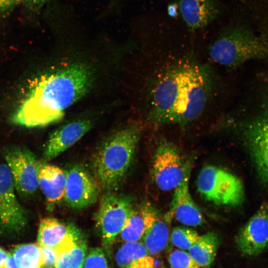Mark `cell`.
I'll return each instance as SVG.
<instances>
[{"label":"cell","instance_id":"6da1fadb","mask_svg":"<svg viewBox=\"0 0 268 268\" xmlns=\"http://www.w3.org/2000/svg\"><path fill=\"white\" fill-rule=\"evenodd\" d=\"M89 67L72 64L44 75L30 89L13 114L12 122L37 128L60 120L65 110L82 97L91 84Z\"/></svg>","mask_w":268,"mask_h":268},{"label":"cell","instance_id":"7a4b0ae2","mask_svg":"<svg viewBox=\"0 0 268 268\" xmlns=\"http://www.w3.org/2000/svg\"><path fill=\"white\" fill-rule=\"evenodd\" d=\"M140 133L138 125L128 126L109 136L97 149L91 168L100 188L107 191L119 188L132 162Z\"/></svg>","mask_w":268,"mask_h":268},{"label":"cell","instance_id":"3957f363","mask_svg":"<svg viewBox=\"0 0 268 268\" xmlns=\"http://www.w3.org/2000/svg\"><path fill=\"white\" fill-rule=\"evenodd\" d=\"M208 52L214 62L232 68L252 60L268 58V45L248 18L247 21H234L224 26Z\"/></svg>","mask_w":268,"mask_h":268},{"label":"cell","instance_id":"277c9868","mask_svg":"<svg viewBox=\"0 0 268 268\" xmlns=\"http://www.w3.org/2000/svg\"><path fill=\"white\" fill-rule=\"evenodd\" d=\"M211 85L210 74L205 67L190 60L182 63L175 124L183 126L199 118L209 99Z\"/></svg>","mask_w":268,"mask_h":268},{"label":"cell","instance_id":"5b68a950","mask_svg":"<svg viewBox=\"0 0 268 268\" xmlns=\"http://www.w3.org/2000/svg\"><path fill=\"white\" fill-rule=\"evenodd\" d=\"M198 191L206 200L216 205L236 206L245 199L243 183L236 176L213 165L204 167L197 180Z\"/></svg>","mask_w":268,"mask_h":268},{"label":"cell","instance_id":"8992f818","mask_svg":"<svg viewBox=\"0 0 268 268\" xmlns=\"http://www.w3.org/2000/svg\"><path fill=\"white\" fill-rule=\"evenodd\" d=\"M181 75L182 63L165 71L156 82L150 116L151 121L158 126L175 124Z\"/></svg>","mask_w":268,"mask_h":268},{"label":"cell","instance_id":"52a82bcc","mask_svg":"<svg viewBox=\"0 0 268 268\" xmlns=\"http://www.w3.org/2000/svg\"><path fill=\"white\" fill-rule=\"evenodd\" d=\"M134 206L133 198L129 196L109 194L102 198L96 219L105 249L114 243Z\"/></svg>","mask_w":268,"mask_h":268},{"label":"cell","instance_id":"ba28073f","mask_svg":"<svg viewBox=\"0 0 268 268\" xmlns=\"http://www.w3.org/2000/svg\"><path fill=\"white\" fill-rule=\"evenodd\" d=\"M190 165V162L184 161L174 144L162 141L159 143L153 156L152 176L160 190L170 191L182 182Z\"/></svg>","mask_w":268,"mask_h":268},{"label":"cell","instance_id":"9c48e42d","mask_svg":"<svg viewBox=\"0 0 268 268\" xmlns=\"http://www.w3.org/2000/svg\"><path fill=\"white\" fill-rule=\"evenodd\" d=\"M15 189L8 167L0 164V231L8 234H19L28 224L26 213Z\"/></svg>","mask_w":268,"mask_h":268},{"label":"cell","instance_id":"30bf717a","mask_svg":"<svg viewBox=\"0 0 268 268\" xmlns=\"http://www.w3.org/2000/svg\"><path fill=\"white\" fill-rule=\"evenodd\" d=\"M4 158L15 190L24 195L34 193L39 187V162L35 155L27 148L12 147L4 152Z\"/></svg>","mask_w":268,"mask_h":268},{"label":"cell","instance_id":"8fae6325","mask_svg":"<svg viewBox=\"0 0 268 268\" xmlns=\"http://www.w3.org/2000/svg\"><path fill=\"white\" fill-rule=\"evenodd\" d=\"M65 174L64 198L70 207L81 209L97 201L100 187L94 177L84 167L78 164L73 165Z\"/></svg>","mask_w":268,"mask_h":268},{"label":"cell","instance_id":"7c38bea8","mask_svg":"<svg viewBox=\"0 0 268 268\" xmlns=\"http://www.w3.org/2000/svg\"><path fill=\"white\" fill-rule=\"evenodd\" d=\"M246 127L245 137L256 169L268 185V105Z\"/></svg>","mask_w":268,"mask_h":268},{"label":"cell","instance_id":"4fadbf2b","mask_svg":"<svg viewBox=\"0 0 268 268\" xmlns=\"http://www.w3.org/2000/svg\"><path fill=\"white\" fill-rule=\"evenodd\" d=\"M236 242L239 250L256 256L268 248V205L263 204L240 229Z\"/></svg>","mask_w":268,"mask_h":268},{"label":"cell","instance_id":"5bb4252c","mask_svg":"<svg viewBox=\"0 0 268 268\" xmlns=\"http://www.w3.org/2000/svg\"><path fill=\"white\" fill-rule=\"evenodd\" d=\"M180 14L191 32L205 29L222 13L219 0H177Z\"/></svg>","mask_w":268,"mask_h":268},{"label":"cell","instance_id":"9a60e30c","mask_svg":"<svg viewBox=\"0 0 268 268\" xmlns=\"http://www.w3.org/2000/svg\"><path fill=\"white\" fill-rule=\"evenodd\" d=\"M191 166L187 169L182 182L175 189L170 210L165 216L169 220L173 217L181 223L189 226L203 224V215L189 192V184Z\"/></svg>","mask_w":268,"mask_h":268},{"label":"cell","instance_id":"2e32d148","mask_svg":"<svg viewBox=\"0 0 268 268\" xmlns=\"http://www.w3.org/2000/svg\"><path fill=\"white\" fill-rule=\"evenodd\" d=\"M92 128L87 120H78L64 125L54 131L45 144L43 156L46 160L56 158L73 145Z\"/></svg>","mask_w":268,"mask_h":268},{"label":"cell","instance_id":"e0dca14e","mask_svg":"<svg viewBox=\"0 0 268 268\" xmlns=\"http://www.w3.org/2000/svg\"><path fill=\"white\" fill-rule=\"evenodd\" d=\"M82 235L73 224H66L56 218L47 217L40 221L37 241L41 246L56 249Z\"/></svg>","mask_w":268,"mask_h":268},{"label":"cell","instance_id":"ac0fdd59","mask_svg":"<svg viewBox=\"0 0 268 268\" xmlns=\"http://www.w3.org/2000/svg\"><path fill=\"white\" fill-rule=\"evenodd\" d=\"M38 178L39 187L49 202L54 203L64 198L66 174L62 169L45 162H39Z\"/></svg>","mask_w":268,"mask_h":268},{"label":"cell","instance_id":"d6986e66","mask_svg":"<svg viewBox=\"0 0 268 268\" xmlns=\"http://www.w3.org/2000/svg\"><path fill=\"white\" fill-rule=\"evenodd\" d=\"M158 211L151 205L148 228L142 239L143 244L150 255H156L162 251L168 243L169 229L168 222Z\"/></svg>","mask_w":268,"mask_h":268},{"label":"cell","instance_id":"ffe728a7","mask_svg":"<svg viewBox=\"0 0 268 268\" xmlns=\"http://www.w3.org/2000/svg\"><path fill=\"white\" fill-rule=\"evenodd\" d=\"M115 260L119 268H153V260L143 243H124L117 250Z\"/></svg>","mask_w":268,"mask_h":268},{"label":"cell","instance_id":"44dd1931","mask_svg":"<svg viewBox=\"0 0 268 268\" xmlns=\"http://www.w3.org/2000/svg\"><path fill=\"white\" fill-rule=\"evenodd\" d=\"M150 205L146 202L134 206L125 225L118 236L122 242H136L142 239L148 228Z\"/></svg>","mask_w":268,"mask_h":268},{"label":"cell","instance_id":"7402d4cb","mask_svg":"<svg viewBox=\"0 0 268 268\" xmlns=\"http://www.w3.org/2000/svg\"><path fill=\"white\" fill-rule=\"evenodd\" d=\"M87 242L83 235L55 249V268H82L87 253Z\"/></svg>","mask_w":268,"mask_h":268},{"label":"cell","instance_id":"603a6c76","mask_svg":"<svg viewBox=\"0 0 268 268\" xmlns=\"http://www.w3.org/2000/svg\"><path fill=\"white\" fill-rule=\"evenodd\" d=\"M219 239L213 231L200 236L188 250V253L200 267H207L213 261L219 246Z\"/></svg>","mask_w":268,"mask_h":268},{"label":"cell","instance_id":"cb8c5ba5","mask_svg":"<svg viewBox=\"0 0 268 268\" xmlns=\"http://www.w3.org/2000/svg\"><path fill=\"white\" fill-rule=\"evenodd\" d=\"M255 29L268 45V0H241Z\"/></svg>","mask_w":268,"mask_h":268},{"label":"cell","instance_id":"d4e9b609","mask_svg":"<svg viewBox=\"0 0 268 268\" xmlns=\"http://www.w3.org/2000/svg\"><path fill=\"white\" fill-rule=\"evenodd\" d=\"M11 253L19 268H43L41 247L38 243L16 245Z\"/></svg>","mask_w":268,"mask_h":268},{"label":"cell","instance_id":"484cf974","mask_svg":"<svg viewBox=\"0 0 268 268\" xmlns=\"http://www.w3.org/2000/svg\"><path fill=\"white\" fill-rule=\"evenodd\" d=\"M200 237L197 232L186 227H176L171 234L173 245L182 250H188Z\"/></svg>","mask_w":268,"mask_h":268},{"label":"cell","instance_id":"4316f807","mask_svg":"<svg viewBox=\"0 0 268 268\" xmlns=\"http://www.w3.org/2000/svg\"><path fill=\"white\" fill-rule=\"evenodd\" d=\"M168 260L172 268H200L189 253L183 250L173 251L169 255Z\"/></svg>","mask_w":268,"mask_h":268},{"label":"cell","instance_id":"83f0119b","mask_svg":"<svg viewBox=\"0 0 268 268\" xmlns=\"http://www.w3.org/2000/svg\"><path fill=\"white\" fill-rule=\"evenodd\" d=\"M83 266V268H109L103 249L101 248L90 249Z\"/></svg>","mask_w":268,"mask_h":268},{"label":"cell","instance_id":"f1b7e54d","mask_svg":"<svg viewBox=\"0 0 268 268\" xmlns=\"http://www.w3.org/2000/svg\"><path fill=\"white\" fill-rule=\"evenodd\" d=\"M43 268H55L57 260V253L55 248L41 246Z\"/></svg>","mask_w":268,"mask_h":268},{"label":"cell","instance_id":"f546056e","mask_svg":"<svg viewBox=\"0 0 268 268\" xmlns=\"http://www.w3.org/2000/svg\"><path fill=\"white\" fill-rule=\"evenodd\" d=\"M21 2V0H0V10L8 11Z\"/></svg>","mask_w":268,"mask_h":268},{"label":"cell","instance_id":"4dcf8cb0","mask_svg":"<svg viewBox=\"0 0 268 268\" xmlns=\"http://www.w3.org/2000/svg\"><path fill=\"white\" fill-rule=\"evenodd\" d=\"M4 268H19L11 253H7L4 265Z\"/></svg>","mask_w":268,"mask_h":268},{"label":"cell","instance_id":"1f68e13d","mask_svg":"<svg viewBox=\"0 0 268 268\" xmlns=\"http://www.w3.org/2000/svg\"><path fill=\"white\" fill-rule=\"evenodd\" d=\"M167 13L171 17L176 18L178 16L179 12V6L177 3H171L167 7Z\"/></svg>","mask_w":268,"mask_h":268},{"label":"cell","instance_id":"d6a6232c","mask_svg":"<svg viewBox=\"0 0 268 268\" xmlns=\"http://www.w3.org/2000/svg\"><path fill=\"white\" fill-rule=\"evenodd\" d=\"M48 0H21V2H24L32 8H38Z\"/></svg>","mask_w":268,"mask_h":268},{"label":"cell","instance_id":"836d02e7","mask_svg":"<svg viewBox=\"0 0 268 268\" xmlns=\"http://www.w3.org/2000/svg\"><path fill=\"white\" fill-rule=\"evenodd\" d=\"M7 253L0 248V268H4Z\"/></svg>","mask_w":268,"mask_h":268}]
</instances>
